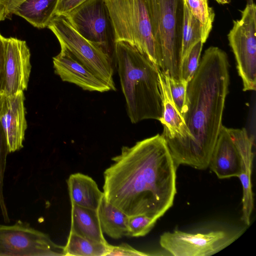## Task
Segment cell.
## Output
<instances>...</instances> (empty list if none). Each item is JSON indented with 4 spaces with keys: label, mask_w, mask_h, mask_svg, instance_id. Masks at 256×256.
Masks as SVG:
<instances>
[{
    "label": "cell",
    "mask_w": 256,
    "mask_h": 256,
    "mask_svg": "<svg viewBox=\"0 0 256 256\" xmlns=\"http://www.w3.org/2000/svg\"><path fill=\"white\" fill-rule=\"evenodd\" d=\"M86 0H58L54 16H66Z\"/></svg>",
    "instance_id": "obj_29"
},
{
    "label": "cell",
    "mask_w": 256,
    "mask_h": 256,
    "mask_svg": "<svg viewBox=\"0 0 256 256\" xmlns=\"http://www.w3.org/2000/svg\"><path fill=\"white\" fill-rule=\"evenodd\" d=\"M65 16L79 34L110 54L115 36L105 0H86Z\"/></svg>",
    "instance_id": "obj_9"
},
{
    "label": "cell",
    "mask_w": 256,
    "mask_h": 256,
    "mask_svg": "<svg viewBox=\"0 0 256 256\" xmlns=\"http://www.w3.org/2000/svg\"><path fill=\"white\" fill-rule=\"evenodd\" d=\"M65 256L64 246L54 243L46 234L18 220L0 224V256Z\"/></svg>",
    "instance_id": "obj_8"
},
{
    "label": "cell",
    "mask_w": 256,
    "mask_h": 256,
    "mask_svg": "<svg viewBox=\"0 0 256 256\" xmlns=\"http://www.w3.org/2000/svg\"><path fill=\"white\" fill-rule=\"evenodd\" d=\"M5 96L4 94H0V116L2 111Z\"/></svg>",
    "instance_id": "obj_32"
},
{
    "label": "cell",
    "mask_w": 256,
    "mask_h": 256,
    "mask_svg": "<svg viewBox=\"0 0 256 256\" xmlns=\"http://www.w3.org/2000/svg\"><path fill=\"white\" fill-rule=\"evenodd\" d=\"M60 52L53 58L55 73L64 82L74 84L85 90L105 92L108 86L80 62L64 45Z\"/></svg>",
    "instance_id": "obj_13"
},
{
    "label": "cell",
    "mask_w": 256,
    "mask_h": 256,
    "mask_svg": "<svg viewBox=\"0 0 256 256\" xmlns=\"http://www.w3.org/2000/svg\"><path fill=\"white\" fill-rule=\"evenodd\" d=\"M105 1L114 29L115 42L130 43L159 68L156 43L144 0Z\"/></svg>",
    "instance_id": "obj_5"
},
{
    "label": "cell",
    "mask_w": 256,
    "mask_h": 256,
    "mask_svg": "<svg viewBox=\"0 0 256 256\" xmlns=\"http://www.w3.org/2000/svg\"><path fill=\"white\" fill-rule=\"evenodd\" d=\"M234 130L241 156V170L238 178L242 187V220L249 226L254 205L251 182L254 142L245 128H234Z\"/></svg>",
    "instance_id": "obj_16"
},
{
    "label": "cell",
    "mask_w": 256,
    "mask_h": 256,
    "mask_svg": "<svg viewBox=\"0 0 256 256\" xmlns=\"http://www.w3.org/2000/svg\"><path fill=\"white\" fill-rule=\"evenodd\" d=\"M202 40V25L184 2V15L182 30V60L192 48Z\"/></svg>",
    "instance_id": "obj_22"
},
{
    "label": "cell",
    "mask_w": 256,
    "mask_h": 256,
    "mask_svg": "<svg viewBox=\"0 0 256 256\" xmlns=\"http://www.w3.org/2000/svg\"><path fill=\"white\" fill-rule=\"evenodd\" d=\"M104 172L107 202L128 216L158 220L172 206L176 169L164 137L158 134L124 146Z\"/></svg>",
    "instance_id": "obj_1"
},
{
    "label": "cell",
    "mask_w": 256,
    "mask_h": 256,
    "mask_svg": "<svg viewBox=\"0 0 256 256\" xmlns=\"http://www.w3.org/2000/svg\"><path fill=\"white\" fill-rule=\"evenodd\" d=\"M218 4H228L230 2L231 0H216Z\"/></svg>",
    "instance_id": "obj_33"
},
{
    "label": "cell",
    "mask_w": 256,
    "mask_h": 256,
    "mask_svg": "<svg viewBox=\"0 0 256 256\" xmlns=\"http://www.w3.org/2000/svg\"><path fill=\"white\" fill-rule=\"evenodd\" d=\"M8 16L4 8L0 4V22L8 18Z\"/></svg>",
    "instance_id": "obj_31"
},
{
    "label": "cell",
    "mask_w": 256,
    "mask_h": 256,
    "mask_svg": "<svg viewBox=\"0 0 256 256\" xmlns=\"http://www.w3.org/2000/svg\"><path fill=\"white\" fill-rule=\"evenodd\" d=\"M149 255L148 254L136 250L128 244L122 243L118 246L110 244L109 251L106 256H146Z\"/></svg>",
    "instance_id": "obj_28"
},
{
    "label": "cell",
    "mask_w": 256,
    "mask_h": 256,
    "mask_svg": "<svg viewBox=\"0 0 256 256\" xmlns=\"http://www.w3.org/2000/svg\"><path fill=\"white\" fill-rule=\"evenodd\" d=\"M208 166L219 178L240 176L241 156L234 128L222 126Z\"/></svg>",
    "instance_id": "obj_12"
},
{
    "label": "cell",
    "mask_w": 256,
    "mask_h": 256,
    "mask_svg": "<svg viewBox=\"0 0 256 256\" xmlns=\"http://www.w3.org/2000/svg\"><path fill=\"white\" fill-rule=\"evenodd\" d=\"M5 65L4 94L10 96L27 88L31 72L30 52L24 40L4 38Z\"/></svg>",
    "instance_id": "obj_11"
},
{
    "label": "cell",
    "mask_w": 256,
    "mask_h": 256,
    "mask_svg": "<svg viewBox=\"0 0 256 256\" xmlns=\"http://www.w3.org/2000/svg\"><path fill=\"white\" fill-rule=\"evenodd\" d=\"M114 52L130 122L136 124L147 119L160 120L162 111L160 69L128 42H116Z\"/></svg>",
    "instance_id": "obj_3"
},
{
    "label": "cell",
    "mask_w": 256,
    "mask_h": 256,
    "mask_svg": "<svg viewBox=\"0 0 256 256\" xmlns=\"http://www.w3.org/2000/svg\"><path fill=\"white\" fill-rule=\"evenodd\" d=\"M8 153L10 152L6 138L0 122V209L6 222H9L10 221L3 194L4 174L6 157Z\"/></svg>",
    "instance_id": "obj_25"
},
{
    "label": "cell",
    "mask_w": 256,
    "mask_h": 256,
    "mask_svg": "<svg viewBox=\"0 0 256 256\" xmlns=\"http://www.w3.org/2000/svg\"><path fill=\"white\" fill-rule=\"evenodd\" d=\"M70 232L84 238L108 243L102 231L97 210L71 204Z\"/></svg>",
    "instance_id": "obj_18"
},
{
    "label": "cell",
    "mask_w": 256,
    "mask_h": 256,
    "mask_svg": "<svg viewBox=\"0 0 256 256\" xmlns=\"http://www.w3.org/2000/svg\"><path fill=\"white\" fill-rule=\"evenodd\" d=\"M58 0H23L12 10L38 28L48 27L54 16Z\"/></svg>",
    "instance_id": "obj_19"
},
{
    "label": "cell",
    "mask_w": 256,
    "mask_h": 256,
    "mask_svg": "<svg viewBox=\"0 0 256 256\" xmlns=\"http://www.w3.org/2000/svg\"><path fill=\"white\" fill-rule=\"evenodd\" d=\"M152 26L159 68L181 80L183 0H144Z\"/></svg>",
    "instance_id": "obj_4"
},
{
    "label": "cell",
    "mask_w": 256,
    "mask_h": 256,
    "mask_svg": "<svg viewBox=\"0 0 256 256\" xmlns=\"http://www.w3.org/2000/svg\"><path fill=\"white\" fill-rule=\"evenodd\" d=\"M48 28L55 34L60 44L64 46L84 66L116 90L114 69L110 54L102 48L79 34L65 16H54Z\"/></svg>",
    "instance_id": "obj_6"
},
{
    "label": "cell",
    "mask_w": 256,
    "mask_h": 256,
    "mask_svg": "<svg viewBox=\"0 0 256 256\" xmlns=\"http://www.w3.org/2000/svg\"><path fill=\"white\" fill-rule=\"evenodd\" d=\"M66 182L71 204L98 210L104 194L91 177L75 173L69 176Z\"/></svg>",
    "instance_id": "obj_17"
},
{
    "label": "cell",
    "mask_w": 256,
    "mask_h": 256,
    "mask_svg": "<svg viewBox=\"0 0 256 256\" xmlns=\"http://www.w3.org/2000/svg\"><path fill=\"white\" fill-rule=\"evenodd\" d=\"M242 232L216 230L193 234L176 230L163 233L160 244L174 256H210L232 244Z\"/></svg>",
    "instance_id": "obj_10"
},
{
    "label": "cell",
    "mask_w": 256,
    "mask_h": 256,
    "mask_svg": "<svg viewBox=\"0 0 256 256\" xmlns=\"http://www.w3.org/2000/svg\"><path fill=\"white\" fill-rule=\"evenodd\" d=\"M20 0V3L23 0Z\"/></svg>",
    "instance_id": "obj_35"
},
{
    "label": "cell",
    "mask_w": 256,
    "mask_h": 256,
    "mask_svg": "<svg viewBox=\"0 0 256 256\" xmlns=\"http://www.w3.org/2000/svg\"><path fill=\"white\" fill-rule=\"evenodd\" d=\"M189 10L201 24L202 40L204 44L212 29L215 14L208 0H183Z\"/></svg>",
    "instance_id": "obj_23"
},
{
    "label": "cell",
    "mask_w": 256,
    "mask_h": 256,
    "mask_svg": "<svg viewBox=\"0 0 256 256\" xmlns=\"http://www.w3.org/2000/svg\"><path fill=\"white\" fill-rule=\"evenodd\" d=\"M110 244L94 241L70 232L64 246L65 256H106Z\"/></svg>",
    "instance_id": "obj_21"
},
{
    "label": "cell",
    "mask_w": 256,
    "mask_h": 256,
    "mask_svg": "<svg viewBox=\"0 0 256 256\" xmlns=\"http://www.w3.org/2000/svg\"><path fill=\"white\" fill-rule=\"evenodd\" d=\"M229 82L226 54L218 47L208 48L188 82L182 117L190 136L170 152L177 167L184 164L205 170L209 166L222 126Z\"/></svg>",
    "instance_id": "obj_2"
},
{
    "label": "cell",
    "mask_w": 256,
    "mask_h": 256,
    "mask_svg": "<svg viewBox=\"0 0 256 256\" xmlns=\"http://www.w3.org/2000/svg\"><path fill=\"white\" fill-rule=\"evenodd\" d=\"M97 212L104 233L114 239L127 236L128 216L107 202L104 196Z\"/></svg>",
    "instance_id": "obj_20"
},
{
    "label": "cell",
    "mask_w": 256,
    "mask_h": 256,
    "mask_svg": "<svg viewBox=\"0 0 256 256\" xmlns=\"http://www.w3.org/2000/svg\"><path fill=\"white\" fill-rule=\"evenodd\" d=\"M203 44L201 40L199 41L182 60L180 68L182 80L188 82L194 76L199 64Z\"/></svg>",
    "instance_id": "obj_24"
},
{
    "label": "cell",
    "mask_w": 256,
    "mask_h": 256,
    "mask_svg": "<svg viewBox=\"0 0 256 256\" xmlns=\"http://www.w3.org/2000/svg\"><path fill=\"white\" fill-rule=\"evenodd\" d=\"M0 4H1V6L4 8V9L5 10L3 4H2V0H0ZM5 10L6 11V10ZM6 13L8 14V12H6ZM9 16V15H8Z\"/></svg>",
    "instance_id": "obj_34"
},
{
    "label": "cell",
    "mask_w": 256,
    "mask_h": 256,
    "mask_svg": "<svg viewBox=\"0 0 256 256\" xmlns=\"http://www.w3.org/2000/svg\"><path fill=\"white\" fill-rule=\"evenodd\" d=\"M157 220L143 214L128 216L127 236L140 237L146 236L153 228Z\"/></svg>",
    "instance_id": "obj_26"
},
{
    "label": "cell",
    "mask_w": 256,
    "mask_h": 256,
    "mask_svg": "<svg viewBox=\"0 0 256 256\" xmlns=\"http://www.w3.org/2000/svg\"><path fill=\"white\" fill-rule=\"evenodd\" d=\"M24 100L23 92L5 96L0 122L6 134L10 152L23 147L27 128Z\"/></svg>",
    "instance_id": "obj_15"
},
{
    "label": "cell",
    "mask_w": 256,
    "mask_h": 256,
    "mask_svg": "<svg viewBox=\"0 0 256 256\" xmlns=\"http://www.w3.org/2000/svg\"><path fill=\"white\" fill-rule=\"evenodd\" d=\"M234 20L228 37L234 54L236 68L243 84V90L256 88V6L252 0Z\"/></svg>",
    "instance_id": "obj_7"
},
{
    "label": "cell",
    "mask_w": 256,
    "mask_h": 256,
    "mask_svg": "<svg viewBox=\"0 0 256 256\" xmlns=\"http://www.w3.org/2000/svg\"><path fill=\"white\" fill-rule=\"evenodd\" d=\"M158 78L162 107V116L160 120L164 126L162 136L170 152L186 140L190 134L184 118L172 99L168 76L160 70Z\"/></svg>",
    "instance_id": "obj_14"
},
{
    "label": "cell",
    "mask_w": 256,
    "mask_h": 256,
    "mask_svg": "<svg viewBox=\"0 0 256 256\" xmlns=\"http://www.w3.org/2000/svg\"><path fill=\"white\" fill-rule=\"evenodd\" d=\"M170 89L176 108L182 116L186 109V94L188 82L168 76Z\"/></svg>",
    "instance_id": "obj_27"
},
{
    "label": "cell",
    "mask_w": 256,
    "mask_h": 256,
    "mask_svg": "<svg viewBox=\"0 0 256 256\" xmlns=\"http://www.w3.org/2000/svg\"><path fill=\"white\" fill-rule=\"evenodd\" d=\"M4 38L0 32V94H4Z\"/></svg>",
    "instance_id": "obj_30"
}]
</instances>
